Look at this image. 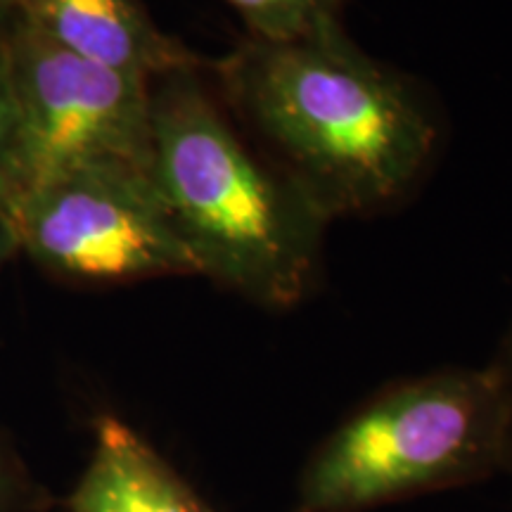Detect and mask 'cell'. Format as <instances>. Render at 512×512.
<instances>
[{
    "label": "cell",
    "mask_w": 512,
    "mask_h": 512,
    "mask_svg": "<svg viewBox=\"0 0 512 512\" xmlns=\"http://www.w3.org/2000/svg\"><path fill=\"white\" fill-rule=\"evenodd\" d=\"M15 10L69 53L150 83L207 67L204 57L159 27L143 0H15Z\"/></svg>",
    "instance_id": "8992f818"
},
{
    "label": "cell",
    "mask_w": 512,
    "mask_h": 512,
    "mask_svg": "<svg viewBox=\"0 0 512 512\" xmlns=\"http://www.w3.org/2000/svg\"><path fill=\"white\" fill-rule=\"evenodd\" d=\"M17 10H15V0H0V41H3L5 31L12 24V19H15Z\"/></svg>",
    "instance_id": "4fadbf2b"
},
{
    "label": "cell",
    "mask_w": 512,
    "mask_h": 512,
    "mask_svg": "<svg viewBox=\"0 0 512 512\" xmlns=\"http://www.w3.org/2000/svg\"><path fill=\"white\" fill-rule=\"evenodd\" d=\"M17 254L74 285L200 278L152 174L76 171L24 192L8 207Z\"/></svg>",
    "instance_id": "5b68a950"
},
{
    "label": "cell",
    "mask_w": 512,
    "mask_h": 512,
    "mask_svg": "<svg viewBox=\"0 0 512 512\" xmlns=\"http://www.w3.org/2000/svg\"><path fill=\"white\" fill-rule=\"evenodd\" d=\"M69 512H216L155 446L114 413L93 422V448L64 498Z\"/></svg>",
    "instance_id": "52a82bcc"
},
{
    "label": "cell",
    "mask_w": 512,
    "mask_h": 512,
    "mask_svg": "<svg viewBox=\"0 0 512 512\" xmlns=\"http://www.w3.org/2000/svg\"><path fill=\"white\" fill-rule=\"evenodd\" d=\"M510 406L498 370L441 368L363 401L313 448L290 512H363L505 472Z\"/></svg>",
    "instance_id": "3957f363"
},
{
    "label": "cell",
    "mask_w": 512,
    "mask_h": 512,
    "mask_svg": "<svg viewBox=\"0 0 512 512\" xmlns=\"http://www.w3.org/2000/svg\"><path fill=\"white\" fill-rule=\"evenodd\" d=\"M15 110L5 209L53 178L152 174V83L69 53L15 15L3 38Z\"/></svg>",
    "instance_id": "277c9868"
},
{
    "label": "cell",
    "mask_w": 512,
    "mask_h": 512,
    "mask_svg": "<svg viewBox=\"0 0 512 512\" xmlns=\"http://www.w3.org/2000/svg\"><path fill=\"white\" fill-rule=\"evenodd\" d=\"M46 491L36 484L17 451L0 437V512H41Z\"/></svg>",
    "instance_id": "9c48e42d"
},
{
    "label": "cell",
    "mask_w": 512,
    "mask_h": 512,
    "mask_svg": "<svg viewBox=\"0 0 512 512\" xmlns=\"http://www.w3.org/2000/svg\"><path fill=\"white\" fill-rule=\"evenodd\" d=\"M245 22L247 34L290 38L328 22H342L347 0H226Z\"/></svg>",
    "instance_id": "ba28073f"
},
{
    "label": "cell",
    "mask_w": 512,
    "mask_h": 512,
    "mask_svg": "<svg viewBox=\"0 0 512 512\" xmlns=\"http://www.w3.org/2000/svg\"><path fill=\"white\" fill-rule=\"evenodd\" d=\"M12 145H15V110H12V93H10V79H8V64H5V50H3V41H0V204H3V207H5V200H8Z\"/></svg>",
    "instance_id": "30bf717a"
},
{
    "label": "cell",
    "mask_w": 512,
    "mask_h": 512,
    "mask_svg": "<svg viewBox=\"0 0 512 512\" xmlns=\"http://www.w3.org/2000/svg\"><path fill=\"white\" fill-rule=\"evenodd\" d=\"M15 254H17V247H15V235H12V228H10L8 211H5L3 204H0V271H3L5 261Z\"/></svg>",
    "instance_id": "7c38bea8"
},
{
    "label": "cell",
    "mask_w": 512,
    "mask_h": 512,
    "mask_svg": "<svg viewBox=\"0 0 512 512\" xmlns=\"http://www.w3.org/2000/svg\"><path fill=\"white\" fill-rule=\"evenodd\" d=\"M207 72L230 117L328 223L401 204L437 157L430 98L342 22L290 38L245 34Z\"/></svg>",
    "instance_id": "6da1fadb"
},
{
    "label": "cell",
    "mask_w": 512,
    "mask_h": 512,
    "mask_svg": "<svg viewBox=\"0 0 512 512\" xmlns=\"http://www.w3.org/2000/svg\"><path fill=\"white\" fill-rule=\"evenodd\" d=\"M491 366L498 370V375H501L503 380V387H505V394H508V406H510V448H508V467H505V472H510L512 475V325L510 330L505 332L503 342H501V349H498V354L494 361H491Z\"/></svg>",
    "instance_id": "8fae6325"
},
{
    "label": "cell",
    "mask_w": 512,
    "mask_h": 512,
    "mask_svg": "<svg viewBox=\"0 0 512 512\" xmlns=\"http://www.w3.org/2000/svg\"><path fill=\"white\" fill-rule=\"evenodd\" d=\"M207 67L152 81V181L200 278L292 309L318 283L330 223L230 117Z\"/></svg>",
    "instance_id": "7a4b0ae2"
}]
</instances>
